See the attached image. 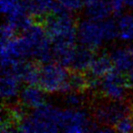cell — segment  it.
<instances>
[{
	"instance_id": "6da1fadb",
	"label": "cell",
	"mask_w": 133,
	"mask_h": 133,
	"mask_svg": "<svg viewBox=\"0 0 133 133\" xmlns=\"http://www.w3.org/2000/svg\"><path fill=\"white\" fill-rule=\"evenodd\" d=\"M61 109L51 104H43L34 109L18 125V131L30 132H57L60 130Z\"/></svg>"
},
{
	"instance_id": "7a4b0ae2",
	"label": "cell",
	"mask_w": 133,
	"mask_h": 133,
	"mask_svg": "<svg viewBox=\"0 0 133 133\" xmlns=\"http://www.w3.org/2000/svg\"><path fill=\"white\" fill-rule=\"evenodd\" d=\"M69 69L57 62H49L40 66L38 86L48 94H65L71 91L69 83Z\"/></svg>"
},
{
	"instance_id": "3957f363",
	"label": "cell",
	"mask_w": 133,
	"mask_h": 133,
	"mask_svg": "<svg viewBox=\"0 0 133 133\" xmlns=\"http://www.w3.org/2000/svg\"><path fill=\"white\" fill-rule=\"evenodd\" d=\"M133 114V105L129 100L105 99L93 105L92 115L95 121L103 126L114 127L122 118Z\"/></svg>"
},
{
	"instance_id": "277c9868",
	"label": "cell",
	"mask_w": 133,
	"mask_h": 133,
	"mask_svg": "<svg viewBox=\"0 0 133 133\" xmlns=\"http://www.w3.org/2000/svg\"><path fill=\"white\" fill-rule=\"evenodd\" d=\"M43 26L51 42L57 40L76 41L78 38V26L71 13L63 16L49 14L45 18Z\"/></svg>"
},
{
	"instance_id": "5b68a950",
	"label": "cell",
	"mask_w": 133,
	"mask_h": 133,
	"mask_svg": "<svg viewBox=\"0 0 133 133\" xmlns=\"http://www.w3.org/2000/svg\"><path fill=\"white\" fill-rule=\"evenodd\" d=\"M131 88L127 76L123 72L112 70L101 78L99 91L102 98L114 100H125Z\"/></svg>"
},
{
	"instance_id": "8992f818",
	"label": "cell",
	"mask_w": 133,
	"mask_h": 133,
	"mask_svg": "<svg viewBox=\"0 0 133 133\" xmlns=\"http://www.w3.org/2000/svg\"><path fill=\"white\" fill-rule=\"evenodd\" d=\"M94 122L91 121L87 111L82 108H68L61 111L60 130L69 133L91 131Z\"/></svg>"
},
{
	"instance_id": "52a82bcc",
	"label": "cell",
	"mask_w": 133,
	"mask_h": 133,
	"mask_svg": "<svg viewBox=\"0 0 133 133\" xmlns=\"http://www.w3.org/2000/svg\"><path fill=\"white\" fill-rule=\"evenodd\" d=\"M77 36L80 44L97 50L106 42L101 21L85 19L79 22L77 28Z\"/></svg>"
},
{
	"instance_id": "ba28073f",
	"label": "cell",
	"mask_w": 133,
	"mask_h": 133,
	"mask_svg": "<svg viewBox=\"0 0 133 133\" xmlns=\"http://www.w3.org/2000/svg\"><path fill=\"white\" fill-rule=\"evenodd\" d=\"M19 102L28 109H36L45 104L46 92L36 85H26L21 89L18 95Z\"/></svg>"
},
{
	"instance_id": "9c48e42d",
	"label": "cell",
	"mask_w": 133,
	"mask_h": 133,
	"mask_svg": "<svg viewBox=\"0 0 133 133\" xmlns=\"http://www.w3.org/2000/svg\"><path fill=\"white\" fill-rule=\"evenodd\" d=\"M96 50L85 46H77L74 54V57L69 69L71 70L87 72L96 57Z\"/></svg>"
},
{
	"instance_id": "30bf717a",
	"label": "cell",
	"mask_w": 133,
	"mask_h": 133,
	"mask_svg": "<svg viewBox=\"0 0 133 133\" xmlns=\"http://www.w3.org/2000/svg\"><path fill=\"white\" fill-rule=\"evenodd\" d=\"M20 78L12 73L2 71L1 77V97L6 102L14 99L20 92Z\"/></svg>"
},
{
	"instance_id": "8fae6325",
	"label": "cell",
	"mask_w": 133,
	"mask_h": 133,
	"mask_svg": "<svg viewBox=\"0 0 133 133\" xmlns=\"http://www.w3.org/2000/svg\"><path fill=\"white\" fill-rule=\"evenodd\" d=\"M86 16L88 18L95 21H102L109 18L112 14L109 0H98L86 6Z\"/></svg>"
},
{
	"instance_id": "7c38bea8",
	"label": "cell",
	"mask_w": 133,
	"mask_h": 133,
	"mask_svg": "<svg viewBox=\"0 0 133 133\" xmlns=\"http://www.w3.org/2000/svg\"><path fill=\"white\" fill-rule=\"evenodd\" d=\"M109 57L112 60L115 69L120 72H125L129 70L133 62V56L129 53L127 46L126 48L118 46L114 48L109 53Z\"/></svg>"
},
{
	"instance_id": "4fadbf2b",
	"label": "cell",
	"mask_w": 133,
	"mask_h": 133,
	"mask_svg": "<svg viewBox=\"0 0 133 133\" xmlns=\"http://www.w3.org/2000/svg\"><path fill=\"white\" fill-rule=\"evenodd\" d=\"M113 63L110 57L107 55L96 56L89 69V74L93 77L102 78L108 73L113 70Z\"/></svg>"
},
{
	"instance_id": "5bb4252c",
	"label": "cell",
	"mask_w": 133,
	"mask_h": 133,
	"mask_svg": "<svg viewBox=\"0 0 133 133\" xmlns=\"http://www.w3.org/2000/svg\"><path fill=\"white\" fill-rule=\"evenodd\" d=\"M69 83L70 85L71 91L86 92L89 90V75L86 72L69 69Z\"/></svg>"
},
{
	"instance_id": "9a60e30c",
	"label": "cell",
	"mask_w": 133,
	"mask_h": 133,
	"mask_svg": "<svg viewBox=\"0 0 133 133\" xmlns=\"http://www.w3.org/2000/svg\"><path fill=\"white\" fill-rule=\"evenodd\" d=\"M119 30L120 39L124 41L133 40V15L131 14H123L117 21Z\"/></svg>"
},
{
	"instance_id": "2e32d148",
	"label": "cell",
	"mask_w": 133,
	"mask_h": 133,
	"mask_svg": "<svg viewBox=\"0 0 133 133\" xmlns=\"http://www.w3.org/2000/svg\"><path fill=\"white\" fill-rule=\"evenodd\" d=\"M63 95H64L63 102L69 108H73V109L83 108V106L88 102L87 94L85 92L72 90Z\"/></svg>"
},
{
	"instance_id": "e0dca14e",
	"label": "cell",
	"mask_w": 133,
	"mask_h": 133,
	"mask_svg": "<svg viewBox=\"0 0 133 133\" xmlns=\"http://www.w3.org/2000/svg\"><path fill=\"white\" fill-rule=\"evenodd\" d=\"M102 26H103L104 35H105L106 42L112 41L116 39L119 36V30H118V23L111 18H107L101 21Z\"/></svg>"
},
{
	"instance_id": "ac0fdd59",
	"label": "cell",
	"mask_w": 133,
	"mask_h": 133,
	"mask_svg": "<svg viewBox=\"0 0 133 133\" xmlns=\"http://www.w3.org/2000/svg\"><path fill=\"white\" fill-rule=\"evenodd\" d=\"M115 131L122 133H127L133 131V114L122 118L114 125Z\"/></svg>"
},
{
	"instance_id": "d6986e66",
	"label": "cell",
	"mask_w": 133,
	"mask_h": 133,
	"mask_svg": "<svg viewBox=\"0 0 133 133\" xmlns=\"http://www.w3.org/2000/svg\"><path fill=\"white\" fill-rule=\"evenodd\" d=\"M17 30L8 21H6L1 26V43L6 42L17 36Z\"/></svg>"
},
{
	"instance_id": "ffe728a7",
	"label": "cell",
	"mask_w": 133,
	"mask_h": 133,
	"mask_svg": "<svg viewBox=\"0 0 133 133\" xmlns=\"http://www.w3.org/2000/svg\"><path fill=\"white\" fill-rule=\"evenodd\" d=\"M69 11H78L84 6L83 0H57Z\"/></svg>"
},
{
	"instance_id": "44dd1931",
	"label": "cell",
	"mask_w": 133,
	"mask_h": 133,
	"mask_svg": "<svg viewBox=\"0 0 133 133\" xmlns=\"http://www.w3.org/2000/svg\"><path fill=\"white\" fill-rule=\"evenodd\" d=\"M110 6L112 9V14L115 16H120L123 12V9L125 8L123 0H109Z\"/></svg>"
},
{
	"instance_id": "7402d4cb",
	"label": "cell",
	"mask_w": 133,
	"mask_h": 133,
	"mask_svg": "<svg viewBox=\"0 0 133 133\" xmlns=\"http://www.w3.org/2000/svg\"><path fill=\"white\" fill-rule=\"evenodd\" d=\"M127 78L128 80H129V82L131 84H133V62H132V65H131L130 69H129V70L127 71Z\"/></svg>"
},
{
	"instance_id": "603a6c76",
	"label": "cell",
	"mask_w": 133,
	"mask_h": 133,
	"mask_svg": "<svg viewBox=\"0 0 133 133\" xmlns=\"http://www.w3.org/2000/svg\"><path fill=\"white\" fill-rule=\"evenodd\" d=\"M124 4H125V6H128V8H133V0H123Z\"/></svg>"
},
{
	"instance_id": "cb8c5ba5",
	"label": "cell",
	"mask_w": 133,
	"mask_h": 133,
	"mask_svg": "<svg viewBox=\"0 0 133 133\" xmlns=\"http://www.w3.org/2000/svg\"><path fill=\"white\" fill-rule=\"evenodd\" d=\"M98 0H83V3H84V6H89V5L92 4V3L96 2Z\"/></svg>"
},
{
	"instance_id": "d4e9b609",
	"label": "cell",
	"mask_w": 133,
	"mask_h": 133,
	"mask_svg": "<svg viewBox=\"0 0 133 133\" xmlns=\"http://www.w3.org/2000/svg\"><path fill=\"white\" fill-rule=\"evenodd\" d=\"M127 48H128V50L129 51V53H130L131 55L133 56V42H132V43H130V44L128 45Z\"/></svg>"
}]
</instances>
